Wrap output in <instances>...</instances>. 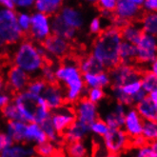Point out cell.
Listing matches in <instances>:
<instances>
[{"mask_svg":"<svg viewBox=\"0 0 157 157\" xmlns=\"http://www.w3.org/2000/svg\"><path fill=\"white\" fill-rule=\"evenodd\" d=\"M147 98H149L155 106H157V89H155L151 94H147Z\"/></svg>","mask_w":157,"mask_h":157,"instance_id":"obj_53","label":"cell"},{"mask_svg":"<svg viewBox=\"0 0 157 157\" xmlns=\"http://www.w3.org/2000/svg\"><path fill=\"white\" fill-rule=\"evenodd\" d=\"M90 133V126L75 120L67 130L62 133L63 142L67 144L83 141Z\"/></svg>","mask_w":157,"mask_h":157,"instance_id":"obj_18","label":"cell"},{"mask_svg":"<svg viewBox=\"0 0 157 157\" xmlns=\"http://www.w3.org/2000/svg\"><path fill=\"white\" fill-rule=\"evenodd\" d=\"M12 101L11 94L7 91L0 92V110H1L7 104H9Z\"/></svg>","mask_w":157,"mask_h":157,"instance_id":"obj_50","label":"cell"},{"mask_svg":"<svg viewBox=\"0 0 157 157\" xmlns=\"http://www.w3.org/2000/svg\"><path fill=\"white\" fill-rule=\"evenodd\" d=\"M73 110L75 114V120L90 126L95 120L99 119V113L97 105L91 103L87 98L83 97L73 105Z\"/></svg>","mask_w":157,"mask_h":157,"instance_id":"obj_13","label":"cell"},{"mask_svg":"<svg viewBox=\"0 0 157 157\" xmlns=\"http://www.w3.org/2000/svg\"><path fill=\"white\" fill-rule=\"evenodd\" d=\"M144 0H117L114 16L128 23L139 18Z\"/></svg>","mask_w":157,"mask_h":157,"instance_id":"obj_10","label":"cell"},{"mask_svg":"<svg viewBox=\"0 0 157 157\" xmlns=\"http://www.w3.org/2000/svg\"><path fill=\"white\" fill-rule=\"evenodd\" d=\"M142 136L147 140V142L157 141V122H147L145 121L143 125Z\"/></svg>","mask_w":157,"mask_h":157,"instance_id":"obj_39","label":"cell"},{"mask_svg":"<svg viewBox=\"0 0 157 157\" xmlns=\"http://www.w3.org/2000/svg\"><path fill=\"white\" fill-rule=\"evenodd\" d=\"M5 44H4V42H3V40L1 39V38H0V50H2L4 47H5Z\"/></svg>","mask_w":157,"mask_h":157,"instance_id":"obj_59","label":"cell"},{"mask_svg":"<svg viewBox=\"0 0 157 157\" xmlns=\"http://www.w3.org/2000/svg\"><path fill=\"white\" fill-rule=\"evenodd\" d=\"M144 33L157 36V13H145L139 23Z\"/></svg>","mask_w":157,"mask_h":157,"instance_id":"obj_30","label":"cell"},{"mask_svg":"<svg viewBox=\"0 0 157 157\" xmlns=\"http://www.w3.org/2000/svg\"><path fill=\"white\" fill-rule=\"evenodd\" d=\"M118 88L121 90V91L125 95H127L128 97H130L132 99H133V97L138 94V92H139L140 90H142L140 79L131 81V82L127 83V84H125L121 87H118Z\"/></svg>","mask_w":157,"mask_h":157,"instance_id":"obj_37","label":"cell"},{"mask_svg":"<svg viewBox=\"0 0 157 157\" xmlns=\"http://www.w3.org/2000/svg\"><path fill=\"white\" fill-rule=\"evenodd\" d=\"M144 121L137 113L135 108H130L127 109L124 118V124L122 128L130 138L142 135Z\"/></svg>","mask_w":157,"mask_h":157,"instance_id":"obj_15","label":"cell"},{"mask_svg":"<svg viewBox=\"0 0 157 157\" xmlns=\"http://www.w3.org/2000/svg\"><path fill=\"white\" fill-rule=\"evenodd\" d=\"M128 108L120 103H115L113 108L105 114L103 120L109 130L122 128L124 124V118Z\"/></svg>","mask_w":157,"mask_h":157,"instance_id":"obj_19","label":"cell"},{"mask_svg":"<svg viewBox=\"0 0 157 157\" xmlns=\"http://www.w3.org/2000/svg\"><path fill=\"white\" fill-rule=\"evenodd\" d=\"M135 157H157V153L152 150L150 144H147L139 149H136Z\"/></svg>","mask_w":157,"mask_h":157,"instance_id":"obj_46","label":"cell"},{"mask_svg":"<svg viewBox=\"0 0 157 157\" xmlns=\"http://www.w3.org/2000/svg\"><path fill=\"white\" fill-rule=\"evenodd\" d=\"M75 121V110L71 105L65 104L59 109L52 112L51 122L56 132L61 135Z\"/></svg>","mask_w":157,"mask_h":157,"instance_id":"obj_12","label":"cell"},{"mask_svg":"<svg viewBox=\"0 0 157 157\" xmlns=\"http://www.w3.org/2000/svg\"><path fill=\"white\" fill-rule=\"evenodd\" d=\"M136 62L150 66L157 59V36L144 33L136 44Z\"/></svg>","mask_w":157,"mask_h":157,"instance_id":"obj_8","label":"cell"},{"mask_svg":"<svg viewBox=\"0 0 157 157\" xmlns=\"http://www.w3.org/2000/svg\"><path fill=\"white\" fill-rule=\"evenodd\" d=\"M12 101L18 109L21 121L25 123H34L35 110L45 100L42 96L35 95L28 90H24L14 94Z\"/></svg>","mask_w":157,"mask_h":157,"instance_id":"obj_5","label":"cell"},{"mask_svg":"<svg viewBox=\"0 0 157 157\" xmlns=\"http://www.w3.org/2000/svg\"><path fill=\"white\" fill-rule=\"evenodd\" d=\"M140 81L142 90L147 94H151V91L157 89V77L150 71H146L143 73H141Z\"/></svg>","mask_w":157,"mask_h":157,"instance_id":"obj_34","label":"cell"},{"mask_svg":"<svg viewBox=\"0 0 157 157\" xmlns=\"http://www.w3.org/2000/svg\"><path fill=\"white\" fill-rule=\"evenodd\" d=\"M101 157H119V155H116V154H112V153H106L105 155L101 156Z\"/></svg>","mask_w":157,"mask_h":157,"instance_id":"obj_57","label":"cell"},{"mask_svg":"<svg viewBox=\"0 0 157 157\" xmlns=\"http://www.w3.org/2000/svg\"><path fill=\"white\" fill-rule=\"evenodd\" d=\"M149 71H150L151 73H153V75L157 77V59L154 60V61L151 64V65H150Z\"/></svg>","mask_w":157,"mask_h":157,"instance_id":"obj_54","label":"cell"},{"mask_svg":"<svg viewBox=\"0 0 157 157\" xmlns=\"http://www.w3.org/2000/svg\"><path fill=\"white\" fill-rule=\"evenodd\" d=\"M48 62L54 63V60L68 57L71 52V44L69 41L52 34L42 44Z\"/></svg>","mask_w":157,"mask_h":157,"instance_id":"obj_7","label":"cell"},{"mask_svg":"<svg viewBox=\"0 0 157 157\" xmlns=\"http://www.w3.org/2000/svg\"><path fill=\"white\" fill-rule=\"evenodd\" d=\"M68 157H88L89 149L84 141L68 144L66 147Z\"/></svg>","mask_w":157,"mask_h":157,"instance_id":"obj_31","label":"cell"},{"mask_svg":"<svg viewBox=\"0 0 157 157\" xmlns=\"http://www.w3.org/2000/svg\"><path fill=\"white\" fill-rule=\"evenodd\" d=\"M123 42L120 30L109 26L94 41L90 54L102 64L105 70L110 71L120 64L119 50Z\"/></svg>","mask_w":157,"mask_h":157,"instance_id":"obj_2","label":"cell"},{"mask_svg":"<svg viewBox=\"0 0 157 157\" xmlns=\"http://www.w3.org/2000/svg\"><path fill=\"white\" fill-rule=\"evenodd\" d=\"M51 157H64V156H63V154L59 151V152H57V153L53 154V155H52V156H51Z\"/></svg>","mask_w":157,"mask_h":157,"instance_id":"obj_58","label":"cell"},{"mask_svg":"<svg viewBox=\"0 0 157 157\" xmlns=\"http://www.w3.org/2000/svg\"><path fill=\"white\" fill-rule=\"evenodd\" d=\"M1 115L4 119L7 120V122L11 121H21L19 113L15 106V104L11 101L10 103L7 104L2 109H1Z\"/></svg>","mask_w":157,"mask_h":157,"instance_id":"obj_38","label":"cell"},{"mask_svg":"<svg viewBox=\"0 0 157 157\" xmlns=\"http://www.w3.org/2000/svg\"><path fill=\"white\" fill-rule=\"evenodd\" d=\"M58 15L63 20V22L68 25L71 29H75L76 31L80 30L84 26L85 19L84 15L79 9L69 6V5H63Z\"/></svg>","mask_w":157,"mask_h":157,"instance_id":"obj_17","label":"cell"},{"mask_svg":"<svg viewBox=\"0 0 157 157\" xmlns=\"http://www.w3.org/2000/svg\"><path fill=\"white\" fill-rule=\"evenodd\" d=\"M27 123L23 121H11L7 122L5 132L10 136L14 143L24 144V132Z\"/></svg>","mask_w":157,"mask_h":157,"instance_id":"obj_28","label":"cell"},{"mask_svg":"<svg viewBox=\"0 0 157 157\" xmlns=\"http://www.w3.org/2000/svg\"><path fill=\"white\" fill-rule=\"evenodd\" d=\"M130 139L123 128H113L102 138V145L109 153L118 155L128 149Z\"/></svg>","mask_w":157,"mask_h":157,"instance_id":"obj_9","label":"cell"},{"mask_svg":"<svg viewBox=\"0 0 157 157\" xmlns=\"http://www.w3.org/2000/svg\"><path fill=\"white\" fill-rule=\"evenodd\" d=\"M32 13L30 12H17V25L20 31L25 34L28 33L31 28Z\"/></svg>","mask_w":157,"mask_h":157,"instance_id":"obj_40","label":"cell"},{"mask_svg":"<svg viewBox=\"0 0 157 157\" xmlns=\"http://www.w3.org/2000/svg\"><path fill=\"white\" fill-rule=\"evenodd\" d=\"M41 96L52 112L66 104L64 90L57 83L48 85Z\"/></svg>","mask_w":157,"mask_h":157,"instance_id":"obj_16","label":"cell"},{"mask_svg":"<svg viewBox=\"0 0 157 157\" xmlns=\"http://www.w3.org/2000/svg\"><path fill=\"white\" fill-rule=\"evenodd\" d=\"M6 81L5 79L0 75V92H3L5 91V89H6Z\"/></svg>","mask_w":157,"mask_h":157,"instance_id":"obj_55","label":"cell"},{"mask_svg":"<svg viewBox=\"0 0 157 157\" xmlns=\"http://www.w3.org/2000/svg\"><path fill=\"white\" fill-rule=\"evenodd\" d=\"M56 83L60 85L65 94V100L68 105H75L84 97L86 87L83 81L78 62L71 57L64 58L56 66L55 71Z\"/></svg>","mask_w":157,"mask_h":157,"instance_id":"obj_1","label":"cell"},{"mask_svg":"<svg viewBox=\"0 0 157 157\" xmlns=\"http://www.w3.org/2000/svg\"><path fill=\"white\" fill-rule=\"evenodd\" d=\"M84 97L90 101L91 103L97 105L106 97V94L103 89H86Z\"/></svg>","mask_w":157,"mask_h":157,"instance_id":"obj_42","label":"cell"},{"mask_svg":"<svg viewBox=\"0 0 157 157\" xmlns=\"http://www.w3.org/2000/svg\"><path fill=\"white\" fill-rule=\"evenodd\" d=\"M78 67L82 75H86V73H92V72H100L105 70V68L102 66V64L98 62L92 55L87 54L82 56L78 61Z\"/></svg>","mask_w":157,"mask_h":157,"instance_id":"obj_27","label":"cell"},{"mask_svg":"<svg viewBox=\"0 0 157 157\" xmlns=\"http://www.w3.org/2000/svg\"><path fill=\"white\" fill-rule=\"evenodd\" d=\"M24 33L17 25V12L0 8V38L6 46H15L23 40Z\"/></svg>","mask_w":157,"mask_h":157,"instance_id":"obj_4","label":"cell"},{"mask_svg":"<svg viewBox=\"0 0 157 157\" xmlns=\"http://www.w3.org/2000/svg\"><path fill=\"white\" fill-rule=\"evenodd\" d=\"M0 8L15 11L14 0H0Z\"/></svg>","mask_w":157,"mask_h":157,"instance_id":"obj_51","label":"cell"},{"mask_svg":"<svg viewBox=\"0 0 157 157\" xmlns=\"http://www.w3.org/2000/svg\"><path fill=\"white\" fill-rule=\"evenodd\" d=\"M83 81L86 89H106L112 85L110 76L108 71L83 75Z\"/></svg>","mask_w":157,"mask_h":157,"instance_id":"obj_20","label":"cell"},{"mask_svg":"<svg viewBox=\"0 0 157 157\" xmlns=\"http://www.w3.org/2000/svg\"><path fill=\"white\" fill-rule=\"evenodd\" d=\"M41 128L42 130L46 135V137H47L48 141L55 144L56 146L59 147L60 143L63 142V139H62V135L59 134L56 130L54 128V127L52 126V122H51V118L49 120H47V121H45L44 123H42L41 125Z\"/></svg>","mask_w":157,"mask_h":157,"instance_id":"obj_32","label":"cell"},{"mask_svg":"<svg viewBox=\"0 0 157 157\" xmlns=\"http://www.w3.org/2000/svg\"><path fill=\"white\" fill-rule=\"evenodd\" d=\"M47 86H48L47 83L37 76V77H33V79L31 78L26 90H28L33 94L41 96L43 94L44 90H46V88H47Z\"/></svg>","mask_w":157,"mask_h":157,"instance_id":"obj_36","label":"cell"},{"mask_svg":"<svg viewBox=\"0 0 157 157\" xmlns=\"http://www.w3.org/2000/svg\"><path fill=\"white\" fill-rule=\"evenodd\" d=\"M122 40L136 46L144 34L140 25L138 23H128L123 29L120 30Z\"/></svg>","mask_w":157,"mask_h":157,"instance_id":"obj_26","label":"cell"},{"mask_svg":"<svg viewBox=\"0 0 157 157\" xmlns=\"http://www.w3.org/2000/svg\"><path fill=\"white\" fill-rule=\"evenodd\" d=\"M47 141V137L39 124L27 123L24 132V144L37 147Z\"/></svg>","mask_w":157,"mask_h":157,"instance_id":"obj_21","label":"cell"},{"mask_svg":"<svg viewBox=\"0 0 157 157\" xmlns=\"http://www.w3.org/2000/svg\"><path fill=\"white\" fill-rule=\"evenodd\" d=\"M136 54L137 50L135 45L125 41L121 43L119 50L120 63L125 64V65H132L134 62H136Z\"/></svg>","mask_w":157,"mask_h":157,"instance_id":"obj_29","label":"cell"},{"mask_svg":"<svg viewBox=\"0 0 157 157\" xmlns=\"http://www.w3.org/2000/svg\"><path fill=\"white\" fill-rule=\"evenodd\" d=\"M56 66L57 65H55V63L47 62L40 70L38 77H40L43 81H45L48 85L55 84L56 83V77H55Z\"/></svg>","mask_w":157,"mask_h":157,"instance_id":"obj_33","label":"cell"},{"mask_svg":"<svg viewBox=\"0 0 157 157\" xmlns=\"http://www.w3.org/2000/svg\"><path fill=\"white\" fill-rule=\"evenodd\" d=\"M13 144L14 142L13 139L5 132H0V152H2Z\"/></svg>","mask_w":157,"mask_h":157,"instance_id":"obj_47","label":"cell"},{"mask_svg":"<svg viewBox=\"0 0 157 157\" xmlns=\"http://www.w3.org/2000/svg\"><path fill=\"white\" fill-rule=\"evenodd\" d=\"M104 30V26H103V20L101 17L95 16L90 20L89 23V31L92 34H96L99 35Z\"/></svg>","mask_w":157,"mask_h":157,"instance_id":"obj_43","label":"cell"},{"mask_svg":"<svg viewBox=\"0 0 157 157\" xmlns=\"http://www.w3.org/2000/svg\"><path fill=\"white\" fill-rule=\"evenodd\" d=\"M14 6L18 12H30L34 7V0H14Z\"/></svg>","mask_w":157,"mask_h":157,"instance_id":"obj_45","label":"cell"},{"mask_svg":"<svg viewBox=\"0 0 157 157\" xmlns=\"http://www.w3.org/2000/svg\"><path fill=\"white\" fill-rule=\"evenodd\" d=\"M97 7L100 9L101 12H108V13H114L117 0H99L96 2Z\"/></svg>","mask_w":157,"mask_h":157,"instance_id":"obj_44","label":"cell"},{"mask_svg":"<svg viewBox=\"0 0 157 157\" xmlns=\"http://www.w3.org/2000/svg\"><path fill=\"white\" fill-rule=\"evenodd\" d=\"M147 144V140L142 135L136 136V137H133L130 139V146L134 147V149H139V147H141Z\"/></svg>","mask_w":157,"mask_h":157,"instance_id":"obj_49","label":"cell"},{"mask_svg":"<svg viewBox=\"0 0 157 157\" xmlns=\"http://www.w3.org/2000/svg\"><path fill=\"white\" fill-rule=\"evenodd\" d=\"M58 146L55 144L47 141L37 147H35V151H36V156L38 157H51L53 154L59 152L58 151Z\"/></svg>","mask_w":157,"mask_h":157,"instance_id":"obj_35","label":"cell"},{"mask_svg":"<svg viewBox=\"0 0 157 157\" xmlns=\"http://www.w3.org/2000/svg\"><path fill=\"white\" fill-rule=\"evenodd\" d=\"M52 34L71 42L76 37L77 31L71 29L64 23L57 13L56 15L52 17Z\"/></svg>","mask_w":157,"mask_h":157,"instance_id":"obj_22","label":"cell"},{"mask_svg":"<svg viewBox=\"0 0 157 157\" xmlns=\"http://www.w3.org/2000/svg\"><path fill=\"white\" fill-rule=\"evenodd\" d=\"M62 7L63 2L61 0H35L33 10L52 17L60 12Z\"/></svg>","mask_w":157,"mask_h":157,"instance_id":"obj_24","label":"cell"},{"mask_svg":"<svg viewBox=\"0 0 157 157\" xmlns=\"http://www.w3.org/2000/svg\"><path fill=\"white\" fill-rule=\"evenodd\" d=\"M147 97V94H146V92L142 90H140L138 94L133 97V105H137L138 103H140V102H142L143 100H145L146 98Z\"/></svg>","mask_w":157,"mask_h":157,"instance_id":"obj_52","label":"cell"},{"mask_svg":"<svg viewBox=\"0 0 157 157\" xmlns=\"http://www.w3.org/2000/svg\"><path fill=\"white\" fill-rule=\"evenodd\" d=\"M32 41L36 44H42L52 35V17L41 13L33 12L31 28L28 33Z\"/></svg>","mask_w":157,"mask_h":157,"instance_id":"obj_6","label":"cell"},{"mask_svg":"<svg viewBox=\"0 0 157 157\" xmlns=\"http://www.w3.org/2000/svg\"><path fill=\"white\" fill-rule=\"evenodd\" d=\"M35 147L28 144L14 143L10 147H8L2 152H0V157H35Z\"/></svg>","mask_w":157,"mask_h":157,"instance_id":"obj_23","label":"cell"},{"mask_svg":"<svg viewBox=\"0 0 157 157\" xmlns=\"http://www.w3.org/2000/svg\"><path fill=\"white\" fill-rule=\"evenodd\" d=\"M12 62L13 66L21 69L29 76L37 77L48 61L41 44H36L31 39H23L14 46Z\"/></svg>","mask_w":157,"mask_h":157,"instance_id":"obj_3","label":"cell"},{"mask_svg":"<svg viewBox=\"0 0 157 157\" xmlns=\"http://www.w3.org/2000/svg\"><path fill=\"white\" fill-rule=\"evenodd\" d=\"M151 145V147H152V150L157 153V141H155V142H152V143H151L150 144Z\"/></svg>","mask_w":157,"mask_h":157,"instance_id":"obj_56","label":"cell"},{"mask_svg":"<svg viewBox=\"0 0 157 157\" xmlns=\"http://www.w3.org/2000/svg\"><path fill=\"white\" fill-rule=\"evenodd\" d=\"M30 80L31 76L28 75L24 71L15 66H11L6 75V86L16 94L26 90Z\"/></svg>","mask_w":157,"mask_h":157,"instance_id":"obj_14","label":"cell"},{"mask_svg":"<svg viewBox=\"0 0 157 157\" xmlns=\"http://www.w3.org/2000/svg\"><path fill=\"white\" fill-rule=\"evenodd\" d=\"M134 108L144 122H157V106H155L147 97L142 102L135 105Z\"/></svg>","mask_w":157,"mask_h":157,"instance_id":"obj_25","label":"cell"},{"mask_svg":"<svg viewBox=\"0 0 157 157\" xmlns=\"http://www.w3.org/2000/svg\"><path fill=\"white\" fill-rule=\"evenodd\" d=\"M109 131V128L107 126V124L104 122L103 119L99 118L90 125V132L100 138H103L108 133Z\"/></svg>","mask_w":157,"mask_h":157,"instance_id":"obj_41","label":"cell"},{"mask_svg":"<svg viewBox=\"0 0 157 157\" xmlns=\"http://www.w3.org/2000/svg\"><path fill=\"white\" fill-rule=\"evenodd\" d=\"M142 10L146 13H157V0H144Z\"/></svg>","mask_w":157,"mask_h":157,"instance_id":"obj_48","label":"cell"},{"mask_svg":"<svg viewBox=\"0 0 157 157\" xmlns=\"http://www.w3.org/2000/svg\"><path fill=\"white\" fill-rule=\"evenodd\" d=\"M110 81L113 87H121L127 83L140 79L141 72L132 65H125L120 63L118 66L112 69L109 71Z\"/></svg>","mask_w":157,"mask_h":157,"instance_id":"obj_11","label":"cell"}]
</instances>
